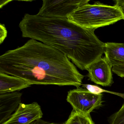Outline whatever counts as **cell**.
<instances>
[{
  "mask_svg": "<svg viewBox=\"0 0 124 124\" xmlns=\"http://www.w3.org/2000/svg\"><path fill=\"white\" fill-rule=\"evenodd\" d=\"M43 114L37 102L29 104L21 103L10 119L2 124H30L40 119Z\"/></svg>",
  "mask_w": 124,
  "mask_h": 124,
  "instance_id": "cell-6",
  "label": "cell"
},
{
  "mask_svg": "<svg viewBox=\"0 0 124 124\" xmlns=\"http://www.w3.org/2000/svg\"><path fill=\"white\" fill-rule=\"evenodd\" d=\"M31 85L21 78L0 72V94L18 91Z\"/></svg>",
  "mask_w": 124,
  "mask_h": 124,
  "instance_id": "cell-9",
  "label": "cell"
},
{
  "mask_svg": "<svg viewBox=\"0 0 124 124\" xmlns=\"http://www.w3.org/2000/svg\"><path fill=\"white\" fill-rule=\"evenodd\" d=\"M67 19L82 27L95 30L123 20L124 17L115 5L112 6L96 2L93 5L88 3L81 6Z\"/></svg>",
  "mask_w": 124,
  "mask_h": 124,
  "instance_id": "cell-3",
  "label": "cell"
},
{
  "mask_svg": "<svg viewBox=\"0 0 124 124\" xmlns=\"http://www.w3.org/2000/svg\"><path fill=\"white\" fill-rule=\"evenodd\" d=\"M112 72L121 78H124V65L112 67Z\"/></svg>",
  "mask_w": 124,
  "mask_h": 124,
  "instance_id": "cell-14",
  "label": "cell"
},
{
  "mask_svg": "<svg viewBox=\"0 0 124 124\" xmlns=\"http://www.w3.org/2000/svg\"><path fill=\"white\" fill-rule=\"evenodd\" d=\"M22 93L19 91L0 94V124L10 119L21 103Z\"/></svg>",
  "mask_w": 124,
  "mask_h": 124,
  "instance_id": "cell-8",
  "label": "cell"
},
{
  "mask_svg": "<svg viewBox=\"0 0 124 124\" xmlns=\"http://www.w3.org/2000/svg\"><path fill=\"white\" fill-rule=\"evenodd\" d=\"M11 1V0H1L0 2V8H2V7L5 6L6 4Z\"/></svg>",
  "mask_w": 124,
  "mask_h": 124,
  "instance_id": "cell-17",
  "label": "cell"
},
{
  "mask_svg": "<svg viewBox=\"0 0 124 124\" xmlns=\"http://www.w3.org/2000/svg\"><path fill=\"white\" fill-rule=\"evenodd\" d=\"M115 5L117 6L122 13L124 20V0H114Z\"/></svg>",
  "mask_w": 124,
  "mask_h": 124,
  "instance_id": "cell-16",
  "label": "cell"
},
{
  "mask_svg": "<svg viewBox=\"0 0 124 124\" xmlns=\"http://www.w3.org/2000/svg\"><path fill=\"white\" fill-rule=\"evenodd\" d=\"M7 31L5 25L0 24V43L2 44L7 36Z\"/></svg>",
  "mask_w": 124,
  "mask_h": 124,
  "instance_id": "cell-15",
  "label": "cell"
},
{
  "mask_svg": "<svg viewBox=\"0 0 124 124\" xmlns=\"http://www.w3.org/2000/svg\"><path fill=\"white\" fill-rule=\"evenodd\" d=\"M83 85V87L86 88L88 91L93 94H102V93H107L116 95L118 96H120L124 99V93H115V92L105 90L98 86L93 85L85 84V85Z\"/></svg>",
  "mask_w": 124,
  "mask_h": 124,
  "instance_id": "cell-12",
  "label": "cell"
},
{
  "mask_svg": "<svg viewBox=\"0 0 124 124\" xmlns=\"http://www.w3.org/2000/svg\"><path fill=\"white\" fill-rule=\"evenodd\" d=\"M0 72L23 79L31 85H82L85 76L61 51L30 39L0 56Z\"/></svg>",
  "mask_w": 124,
  "mask_h": 124,
  "instance_id": "cell-1",
  "label": "cell"
},
{
  "mask_svg": "<svg viewBox=\"0 0 124 124\" xmlns=\"http://www.w3.org/2000/svg\"><path fill=\"white\" fill-rule=\"evenodd\" d=\"M103 94H95L85 88H77L68 92L67 101L73 109L89 114L102 105Z\"/></svg>",
  "mask_w": 124,
  "mask_h": 124,
  "instance_id": "cell-5",
  "label": "cell"
},
{
  "mask_svg": "<svg viewBox=\"0 0 124 124\" xmlns=\"http://www.w3.org/2000/svg\"><path fill=\"white\" fill-rule=\"evenodd\" d=\"M63 124H95L90 114H84L73 109Z\"/></svg>",
  "mask_w": 124,
  "mask_h": 124,
  "instance_id": "cell-11",
  "label": "cell"
},
{
  "mask_svg": "<svg viewBox=\"0 0 124 124\" xmlns=\"http://www.w3.org/2000/svg\"><path fill=\"white\" fill-rule=\"evenodd\" d=\"M90 0H43L37 15L45 18H67Z\"/></svg>",
  "mask_w": 124,
  "mask_h": 124,
  "instance_id": "cell-4",
  "label": "cell"
},
{
  "mask_svg": "<svg viewBox=\"0 0 124 124\" xmlns=\"http://www.w3.org/2000/svg\"><path fill=\"white\" fill-rule=\"evenodd\" d=\"M104 54L107 61L112 68L124 65V43H105Z\"/></svg>",
  "mask_w": 124,
  "mask_h": 124,
  "instance_id": "cell-10",
  "label": "cell"
},
{
  "mask_svg": "<svg viewBox=\"0 0 124 124\" xmlns=\"http://www.w3.org/2000/svg\"><path fill=\"white\" fill-rule=\"evenodd\" d=\"M109 124H124V103L119 111L109 117Z\"/></svg>",
  "mask_w": 124,
  "mask_h": 124,
  "instance_id": "cell-13",
  "label": "cell"
},
{
  "mask_svg": "<svg viewBox=\"0 0 124 124\" xmlns=\"http://www.w3.org/2000/svg\"><path fill=\"white\" fill-rule=\"evenodd\" d=\"M111 67L105 56L98 59L90 65L87 71L89 80L97 85L109 87L114 83Z\"/></svg>",
  "mask_w": 124,
  "mask_h": 124,
  "instance_id": "cell-7",
  "label": "cell"
},
{
  "mask_svg": "<svg viewBox=\"0 0 124 124\" xmlns=\"http://www.w3.org/2000/svg\"><path fill=\"white\" fill-rule=\"evenodd\" d=\"M19 27L22 37L58 50L82 70H87L104 54L105 43L96 37L95 30L82 27L67 18L26 14Z\"/></svg>",
  "mask_w": 124,
  "mask_h": 124,
  "instance_id": "cell-2",
  "label": "cell"
}]
</instances>
